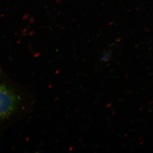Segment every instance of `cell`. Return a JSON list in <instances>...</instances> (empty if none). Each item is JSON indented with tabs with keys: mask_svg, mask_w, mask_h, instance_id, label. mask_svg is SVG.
I'll use <instances>...</instances> for the list:
<instances>
[{
	"mask_svg": "<svg viewBox=\"0 0 153 153\" xmlns=\"http://www.w3.org/2000/svg\"><path fill=\"white\" fill-rule=\"evenodd\" d=\"M18 99L12 90L0 84V120L11 116L17 108Z\"/></svg>",
	"mask_w": 153,
	"mask_h": 153,
	"instance_id": "cell-1",
	"label": "cell"
},
{
	"mask_svg": "<svg viewBox=\"0 0 153 153\" xmlns=\"http://www.w3.org/2000/svg\"><path fill=\"white\" fill-rule=\"evenodd\" d=\"M111 53L110 51H106L104 53H103L101 56V61L104 62H106L107 61L110 60V59L111 58Z\"/></svg>",
	"mask_w": 153,
	"mask_h": 153,
	"instance_id": "cell-2",
	"label": "cell"
}]
</instances>
